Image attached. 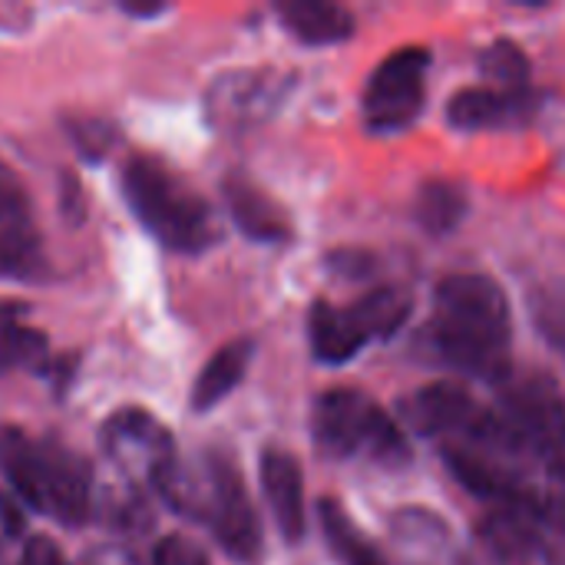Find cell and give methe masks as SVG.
Wrapping results in <instances>:
<instances>
[{"instance_id":"5","label":"cell","mask_w":565,"mask_h":565,"mask_svg":"<svg viewBox=\"0 0 565 565\" xmlns=\"http://www.w3.org/2000/svg\"><path fill=\"white\" fill-rule=\"evenodd\" d=\"M99 444L106 460L113 463V470L122 477V483L139 487V490H156L159 480L172 470L175 457V440L166 430V424H159L152 414L139 411V407H126L119 414H113L103 430H99Z\"/></svg>"},{"instance_id":"7","label":"cell","mask_w":565,"mask_h":565,"mask_svg":"<svg viewBox=\"0 0 565 565\" xmlns=\"http://www.w3.org/2000/svg\"><path fill=\"white\" fill-rule=\"evenodd\" d=\"M291 76L275 70H235L212 83L205 113L218 129H252L265 122L288 96Z\"/></svg>"},{"instance_id":"2","label":"cell","mask_w":565,"mask_h":565,"mask_svg":"<svg viewBox=\"0 0 565 565\" xmlns=\"http://www.w3.org/2000/svg\"><path fill=\"white\" fill-rule=\"evenodd\" d=\"M0 467L17 497L66 526H79L93 513L89 463L53 437H26L13 427L0 430Z\"/></svg>"},{"instance_id":"11","label":"cell","mask_w":565,"mask_h":565,"mask_svg":"<svg viewBox=\"0 0 565 565\" xmlns=\"http://www.w3.org/2000/svg\"><path fill=\"white\" fill-rule=\"evenodd\" d=\"M536 106H540V99L533 89L530 93H503L493 86H470L450 99L447 119H450V126H457L463 132L507 129V126L530 119L536 113Z\"/></svg>"},{"instance_id":"20","label":"cell","mask_w":565,"mask_h":565,"mask_svg":"<svg viewBox=\"0 0 565 565\" xmlns=\"http://www.w3.org/2000/svg\"><path fill=\"white\" fill-rule=\"evenodd\" d=\"M467 215V192L457 182H424V189L414 199V218L420 222L424 232L430 235H447L454 232Z\"/></svg>"},{"instance_id":"3","label":"cell","mask_w":565,"mask_h":565,"mask_svg":"<svg viewBox=\"0 0 565 565\" xmlns=\"http://www.w3.org/2000/svg\"><path fill=\"white\" fill-rule=\"evenodd\" d=\"M122 195L146 232H152L166 248L205 252L218 242V218L212 205L152 156L126 162Z\"/></svg>"},{"instance_id":"21","label":"cell","mask_w":565,"mask_h":565,"mask_svg":"<svg viewBox=\"0 0 565 565\" xmlns=\"http://www.w3.org/2000/svg\"><path fill=\"white\" fill-rule=\"evenodd\" d=\"M89 516L103 520L116 533H146L149 523H152V510H149L142 490L139 487H129V483L96 490L93 493V513Z\"/></svg>"},{"instance_id":"26","label":"cell","mask_w":565,"mask_h":565,"mask_svg":"<svg viewBox=\"0 0 565 565\" xmlns=\"http://www.w3.org/2000/svg\"><path fill=\"white\" fill-rule=\"evenodd\" d=\"M3 530H10V523L3 520V507H0V533H3Z\"/></svg>"},{"instance_id":"15","label":"cell","mask_w":565,"mask_h":565,"mask_svg":"<svg viewBox=\"0 0 565 565\" xmlns=\"http://www.w3.org/2000/svg\"><path fill=\"white\" fill-rule=\"evenodd\" d=\"M344 308H348L358 334L364 338V344H371V341H387L404 328V321L411 318V308H414V295L407 288L384 285V288L361 295L354 305H344Z\"/></svg>"},{"instance_id":"12","label":"cell","mask_w":565,"mask_h":565,"mask_svg":"<svg viewBox=\"0 0 565 565\" xmlns=\"http://www.w3.org/2000/svg\"><path fill=\"white\" fill-rule=\"evenodd\" d=\"M262 490L285 543H301L305 536V480L301 467L288 450L268 447L262 454Z\"/></svg>"},{"instance_id":"23","label":"cell","mask_w":565,"mask_h":565,"mask_svg":"<svg viewBox=\"0 0 565 565\" xmlns=\"http://www.w3.org/2000/svg\"><path fill=\"white\" fill-rule=\"evenodd\" d=\"M152 565H209L205 550L189 536H162L152 550Z\"/></svg>"},{"instance_id":"17","label":"cell","mask_w":565,"mask_h":565,"mask_svg":"<svg viewBox=\"0 0 565 565\" xmlns=\"http://www.w3.org/2000/svg\"><path fill=\"white\" fill-rule=\"evenodd\" d=\"M252 354H255L252 341H232L222 351H215L192 384V407L212 411L215 404H222L245 381Z\"/></svg>"},{"instance_id":"9","label":"cell","mask_w":565,"mask_h":565,"mask_svg":"<svg viewBox=\"0 0 565 565\" xmlns=\"http://www.w3.org/2000/svg\"><path fill=\"white\" fill-rule=\"evenodd\" d=\"M205 526L215 533L218 546L235 563H258V556H262V523H258V513L252 507V497H248L235 463L225 473L222 493H218L215 510H212Z\"/></svg>"},{"instance_id":"24","label":"cell","mask_w":565,"mask_h":565,"mask_svg":"<svg viewBox=\"0 0 565 565\" xmlns=\"http://www.w3.org/2000/svg\"><path fill=\"white\" fill-rule=\"evenodd\" d=\"M79 565H142V559L126 546H93Z\"/></svg>"},{"instance_id":"18","label":"cell","mask_w":565,"mask_h":565,"mask_svg":"<svg viewBox=\"0 0 565 565\" xmlns=\"http://www.w3.org/2000/svg\"><path fill=\"white\" fill-rule=\"evenodd\" d=\"M50 341L23 321L20 305H0V374L46 367Z\"/></svg>"},{"instance_id":"19","label":"cell","mask_w":565,"mask_h":565,"mask_svg":"<svg viewBox=\"0 0 565 565\" xmlns=\"http://www.w3.org/2000/svg\"><path fill=\"white\" fill-rule=\"evenodd\" d=\"M318 516H321V530L328 546L334 550V556L344 565H391L387 556L374 546V540L344 513V507L338 500H321L318 503Z\"/></svg>"},{"instance_id":"10","label":"cell","mask_w":565,"mask_h":565,"mask_svg":"<svg viewBox=\"0 0 565 565\" xmlns=\"http://www.w3.org/2000/svg\"><path fill=\"white\" fill-rule=\"evenodd\" d=\"M43 265L40 228L26 195L0 182V275L33 278Z\"/></svg>"},{"instance_id":"6","label":"cell","mask_w":565,"mask_h":565,"mask_svg":"<svg viewBox=\"0 0 565 565\" xmlns=\"http://www.w3.org/2000/svg\"><path fill=\"white\" fill-rule=\"evenodd\" d=\"M427 70L430 53L424 46H404L371 73L364 89V122L371 132H401L424 113Z\"/></svg>"},{"instance_id":"4","label":"cell","mask_w":565,"mask_h":565,"mask_svg":"<svg viewBox=\"0 0 565 565\" xmlns=\"http://www.w3.org/2000/svg\"><path fill=\"white\" fill-rule=\"evenodd\" d=\"M311 434L318 450L334 460H367L384 470L411 463L404 430L354 387H331L318 397Z\"/></svg>"},{"instance_id":"8","label":"cell","mask_w":565,"mask_h":565,"mask_svg":"<svg viewBox=\"0 0 565 565\" xmlns=\"http://www.w3.org/2000/svg\"><path fill=\"white\" fill-rule=\"evenodd\" d=\"M397 411H401V420L414 434L440 437L444 444L454 437H463L487 417V411L473 401V394L457 381L424 384V387L411 391L407 397H401Z\"/></svg>"},{"instance_id":"13","label":"cell","mask_w":565,"mask_h":565,"mask_svg":"<svg viewBox=\"0 0 565 565\" xmlns=\"http://www.w3.org/2000/svg\"><path fill=\"white\" fill-rule=\"evenodd\" d=\"M222 192L228 202V215L252 242H288L291 238V222H288L285 209L262 185H255L245 175H228Z\"/></svg>"},{"instance_id":"1","label":"cell","mask_w":565,"mask_h":565,"mask_svg":"<svg viewBox=\"0 0 565 565\" xmlns=\"http://www.w3.org/2000/svg\"><path fill=\"white\" fill-rule=\"evenodd\" d=\"M510 305L487 275H450L437 285L427 351L454 371L500 381L510 371Z\"/></svg>"},{"instance_id":"22","label":"cell","mask_w":565,"mask_h":565,"mask_svg":"<svg viewBox=\"0 0 565 565\" xmlns=\"http://www.w3.org/2000/svg\"><path fill=\"white\" fill-rule=\"evenodd\" d=\"M480 70L490 79L493 89L503 93H530V60L513 40H497L483 50Z\"/></svg>"},{"instance_id":"25","label":"cell","mask_w":565,"mask_h":565,"mask_svg":"<svg viewBox=\"0 0 565 565\" xmlns=\"http://www.w3.org/2000/svg\"><path fill=\"white\" fill-rule=\"evenodd\" d=\"M23 565H70L63 559L60 546L43 540V536H33L23 550Z\"/></svg>"},{"instance_id":"14","label":"cell","mask_w":565,"mask_h":565,"mask_svg":"<svg viewBox=\"0 0 565 565\" xmlns=\"http://www.w3.org/2000/svg\"><path fill=\"white\" fill-rule=\"evenodd\" d=\"M278 17L288 33L308 46L344 43L354 33V17L328 0H285L278 3Z\"/></svg>"},{"instance_id":"16","label":"cell","mask_w":565,"mask_h":565,"mask_svg":"<svg viewBox=\"0 0 565 565\" xmlns=\"http://www.w3.org/2000/svg\"><path fill=\"white\" fill-rule=\"evenodd\" d=\"M308 334H311V351L318 361L324 364H344L354 354H361L367 344L358 334L348 308L331 305V301H318L308 315Z\"/></svg>"}]
</instances>
